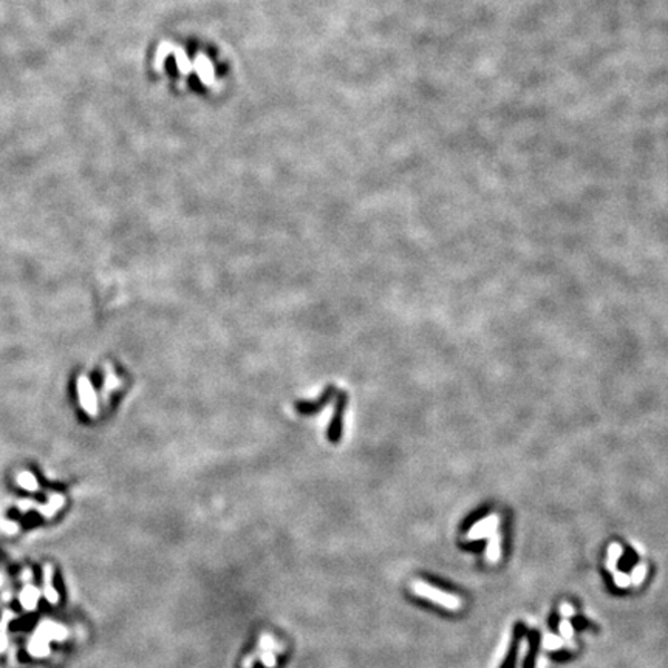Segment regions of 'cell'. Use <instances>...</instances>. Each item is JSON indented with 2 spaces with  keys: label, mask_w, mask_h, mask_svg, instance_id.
Instances as JSON below:
<instances>
[{
  "label": "cell",
  "mask_w": 668,
  "mask_h": 668,
  "mask_svg": "<svg viewBox=\"0 0 668 668\" xmlns=\"http://www.w3.org/2000/svg\"><path fill=\"white\" fill-rule=\"evenodd\" d=\"M44 596L50 603H58L59 596L53 587V568L47 565L44 568Z\"/></svg>",
  "instance_id": "cell-5"
},
{
  "label": "cell",
  "mask_w": 668,
  "mask_h": 668,
  "mask_svg": "<svg viewBox=\"0 0 668 668\" xmlns=\"http://www.w3.org/2000/svg\"><path fill=\"white\" fill-rule=\"evenodd\" d=\"M496 526H498V517L492 515V517L483 520L481 523H478L475 527H473L472 531H470V534H469V537H470V538H481V537H486L489 532L495 531Z\"/></svg>",
  "instance_id": "cell-4"
},
{
  "label": "cell",
  "mask_w": 668,
  "mask_h": 668,
  "mask_svg": "<svg viewBox=\"0 0 668 668\" xmlns=\"http://www.w3.org/2000/svg\"><path fill=\"white\" fill-rule=\"evenodd\" d=\"M39 596H40L39 591L34 587H31V584H28V587H25L23 591L20 593V603H22V606L25 609H28V611H33L37 606Z\"/></svg>",
  "instance_id": "cell-6"
},
{
  "label": "cell",
  "mask_w": 668,
  "mask_h": 668,
  "mask_svg": "<svg viewBox=\"0 0 668 668\" xmlns=\"http://www.w3.org/2000/svg\"><path fill=\"white\" fill-rule=\"evenodd\" d=\"M560 630H562V634L565 636V637H571L572 636V627L569 625V622L568 620H563L562 623H560Z\"/></svg>",
  "instance_id": "cell-16"
},
{
  "label": "cell",
  "mask_w": 668,
  "mask_h": 668,
  "mask_svg": "<svg viewBox=\"0 0 668 668\" xmlns=\"http://www.w3.org/2000/svg\"><path fill=\"white\" fill-rule=\"evenodd\" d=\"M545 647L546 648H559V647H562V640L554 637V636H546L545 637Z\"/></svg>",
  "instance_id": "cell-12"
},
{
  "label": "cell",
  "mask_w": 668,
  "mask_h": 668,
  "mask_svg": "<svg viewBox=\"0 0 668 668\" xmlns=\"http://www.w3.org/2000/svg\"><path fill=\"white\" fill-rule=\"evenodd\" d=\"M36 636H40L45 640H62L67 637V630L62 625H58L54 622H42L39 625V628L36 630Z\"/></svg>",
  "instance_id": "cell-3"
},
{
  "label": "cell",
  "mask_w": 668,
  "mask_h": 668,
  "mask_svg": "<svg viewBox=\"0 0 668 668\" xmlns=\"http://www.w3.org/2000/svg\"><path fill=\"white\" fill-rule=\"evenodd\" d=\"M50 642L45 639H42L40 636H33V639L28 644V651H30L34 657H45L50 653Z\"/></svg>",
  "instance_id": "cell-7"
},
{
  "label": "cell",
  "mask_w": 668,
  "mask_h": 668,
  "mask_svg": "<svg viewBox=\"0 0 668 668\" xmlns=\"http://www.w3.org/2000/svg\"><path fill=\"white\" fill-rule=\"evenodd\" d=\"M645 577V566H642V565H639L636 569H634V572H633V577H631V580L634 581V583H639L640 580H642Z\"/></svg>",
  "instance_id": "cell-14"
},
{
  "label": "cell",
  "mask_w": 668,
  "mask_h": 668,
  "mask_svg": "<svg viewBox=\"0 0 668 668\" xmlns=\"http://www.w3.org/2000/svg\"><path fill=\"white\" fill-rule=\"evenodd\" d=\"M17 483H19V486L22 489H25L28 492H36L39 489L37 478L33 475L31 472H28V470H23V472L19 473V475H17Z\"/></svg>",
  "instance_id": "cell-8"
},
{
  "label": "cell",
  "mask_w": 668,
  "mask_h": 668,
  "mask_svg": "<svg viewBox=\"0 0 668 668\" xmlns=\"http://www.w3.org/2000/svg\"><path fill=\"white\" fill-rule=\"evenodd\" d=\"M7 645H8V639H7L5 630H0V653L5 651Z\"/></svg>",
  "instance_id": "cell-17"
},
{
  "label": "cell",
  "mask_w": 668,
  "mask_h": 668,
  "mask_svg": "<svg viewBox=\"0 0 668 668\" xmlns=\"http://www.w3.org/2000/svg\"><path fill=\"white\" fill-rule=\"evenodd\" d=\"M616 583L619 584V587H622V588H627L628 584L631 583V578L628 575H625L623 572H619V574H616Z\"/></svg>",
  "instance_id": "cell-15"
},
{
  "label": "cell",
  "mask_w": 668,
  "mask_h": 668,
  "mask_svg": "<svg viewBox=\"0 0 668 668\" xmlns=\"http://www.w3.org/2000/svg\"><path fill=\"white\" fill-rule=\"evenodd\" d=\"M562 611L565 612V614L568 616V614H572V608H568V605H563V608H562Z\"/></svg>",
  "instance_id": "cell-18"
},
{
  "label": "cell",
  "mask_w": 668,
  "mask_h": 668,
  "mask_svg": "<svg viewBox=\"0 0 668 668\" xmlns=\"http://www.w3.org/2000/svg\"><path fill=\"white\" fill-rule=\"evenodd\" d=\"M413 590L418 596H421L424 599H429L444 608L447 609H460L461 608V600L449 593H444L435 587H430L426 581H416L413 584Z\"/></svg>",
  "instance_id": "cell-1"
},
{
  "label": "cell",
  "mask_w": 668,
  "mask_h": 668,
  "mask_svg": "<svg viewBox=\"0 0 668 668\" xmlns=\"http://www.w3.org/2000/svg\"><path fill=\"white\" fill-rule=\"evenodd\" d=\"M620 554H622V548H620V545L614 543V545H612V546L609 548V559H608V565H609L611 569H614V563L617 562V559H620Z\"/></svg>",
  "instance_id": "cell-10"
},
{
  "label": "cell",
  "mask_w": 668,
  "mask_h": 668,
  "mask_svg": "<svg viewBox=\"0 0 668 668\" xmlns=\"http://www.w3.org/2000/svg\"><path fill=\"white\" fill-rule=\"evenodd\" d=\"M487 555H489L490 562H496L498 560V557H499V538L498 537L490 540V545H489V549H487Z\"/></svg>",
  "instance_id": "cell-9"
},
{
  "label": "cell",
  "mask_w": 668,
  "mask_h": 668,
  "mask_svg": "<svg viewBox=\"0 0 668 668\" xmlns=\"http://www.w3.org/2000/svg\"><path fill=\"white\" fill-rule=\"evenodd\" d=\"M54 511H58L59 508H62V505H64V496L62 495H59V493H54V495H51V498H50V503H48Z\"/></svg>",
  "instance_id": "cell-11"
},
{
  "label": "cell",
  "mask_w": 668,
  "mask_h": 668,
  "mask_svg": "<svg viewBox=\"0 0 668 668\" xmlns=\"http://www.w3.org/2000/svg\"><path fill=\"white\" fill-rule=\"evenodd\" d=\"M0 527H2L4 532H7V534H16L17 532V524H14L13 521L4 520L2 523H0Z\"/></svg>",
  "instance_id": "cell-13"
},
{
  "label": "cell",
  "mask_w": 668,
  "mask_h": 668,
  "mask_svg": "<svg viewBox=\"0 0 668 668\" xmlns=\"http://www.w3.org/2000/svg\"><path fill=\"white\" fill-rule=\"evenodd\" d=\"M77 395H79V402L82 408L86 410V413L95 416L98 413V398L89 378L80 376L77 379Z\"/></svg>",
  "instance_id": "cell-2"
}]
</instances>
